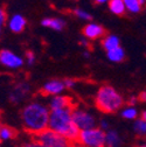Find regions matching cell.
Instances as JSON below:
<instances>
[{
    "mask_svg": "<svg viewBox=\"0 0 146 147\" xmlns=\"http://www.w3.org/2000/svg\"><path fill=\"white\" fill-rule=\"evenodd\" d=\"M50 109L41 102H30L21 111V121L25 130L34 137L49 127Z\"/></svg>",
    "mask_w": 146,
    "mask_h": 147,
    "instance_id": "1",
    "label": "cell"
},
{
    "mask_svg": "<svg viewBox=\"0 0 146 147\" xmlns=\"http://www.w3.org/2000/svg\"><path fill=\"white\" fill-rule=\"evenodd\" d=\"M48 128L63 136L70 142H76L81 132L75 125L74 119H72V109L50 111Z\"/></svg>",
    "mask_w": 146,
    "mask_h": 147,
    "instance_id": "2",
    "label": "cell"
},
{
    "mask_svg": "<svg viewBox=\"0 0 146 147\" xmlns=\"http://www.w3.org/2000/svg\"><path fill=\"white\" fill-rule=\"evenodd\" d=\"M95 103L99 111L104 113H114L124 105V98L111 85H103L97 90Z\"/></svg>",
    "mask_w": 146,
    "mask_h": 147,
    "instance_id": "3",
    "label": "cell"
},
{
    "mask_svg": "<svg viewBox=\"0 0 146 147\" xmlns=\"http://www.w3.org/2000/svg\"><path fill=\"white\" fill-rule=\"evenodd\" d=\"M105 133L99 127L81 131L76 144L80 147H105Z\"/></svg>",
    "mask_w": 146,
    "mask_h": 147,
    "instance_id": "4",
    "label": "cell"
},
{
    "mask_svg": "<svg viewBox=\"0 0 146 147\" xmlns=\"http://www.w3.org/2000/svg\"><path fill=\"white\" fill-rule=\"evenodd\" d=\"M72 119H74V123L80 131L97 127L96 117L83 107L74 106V109H72Z\"/></svg>",
    "mask_w": 146,
    "mask_h": 147,
    "instance_id": "5",
    "label": "cell"
},
{
    "mask_svg": "<svg viewBox=\"0 0 146 147\" xmlns=\"http://www.w3.org/2000/svg\"><path fill=\"white\" fill-rule=\"evenodd\" d=\"M34 139L43 144L47 147H70L71 145V142L67 138L54 132L50 128H47V130H45L40 134L35 136Z\"/></svg>",
    "mask_w": 146,
    "mask_h": 147,
    "instance_id": "6",
    "label": "cell"
},
{
    "mask_svg": "<svg viewBox=\"0 0 146 147\" xmlns=\"http://www.w3.org/2000/svg\"><path fill=\"white\" fill-rule=\"evenodd\" d=\"M0 63L8 69H19L24 65V59L8 49H3L0 51Z\"/></svg>",
    "mask_w": 146,
    "mask_h": 147,
    "instance_id": "7",
    "label": "cell"
},
{
    "mask_svg": "<svg viewBox=\"0 0 146 147\" xmlns=\"http://www.w3.org/2000/svg\"><path fill=\"white\" fill-rule=\"evenodd\" d=\"M29 90H30V86L28 83H19L16 84L13 90L11 91L9 94V102H12L13 104H18V103H21L22 100L26 99L27 95L29 94Z\"/></svg>",
    "mask_w": 146,
    "mask_h": 147,
    "instance_id": "8",
    "label": "cell"
},
{
    "mask_svg": "<svg viewBox=\"0 0 146 147\" xmlns=\"http://www.w3.org/2000/svg\"><path fill=\"white\" fill-rule=\"evenodd\" d=\"M66 89V85L63 83V81H59V80H51L48 81L47 83H45V85L42 86V94L46 96H59L61 95Z\"/></svg>",
    "mask_w": 146,
    "mask_h": 147,
    "instance_id": "9",
    "label": "cell"
},
{
    "mask_svg": "<svg viewBox=\"0 0 146 147\" xmlns=\"http://www.w3.org/2000/svg\"><path fill=\"white\" fill-rule=\"evenodd\" d=\"M49 109L50 111H55V110H64V109H74V104L71 102V98L64 95L54 96L49 100Z\"/></svg>",
    "mask_w": 146,
    "mask_h": 147,
    "instance_id": "10",
    "label": "cell"
},
{
    "mask_svg": "<svg viewBox=\"0 0 146 147\" xmlns=\"http://www.w3.org/2000/svg\"><path fill=\"white\" fill-rule=\"evenodd\" d=\"M104 34H105V29L101 25L95 22H90L85 25L83 28V35L88 40H97L104 36Z\"/></svg>",
    "mask_w": 146,
    "mask_h": 147,
    "instance_id": "11",
    "label": "cell"
},
{
    "mask_svg": "<svg viewBox=\"0 0 146 147\" xmlns=\"http://www.w3.org/2000/svg\"><path fill=\"white\" fill-rule=\"evenodd\" d=\"M8 27L13 33H21L26 27V19L21 14H14L9 18Z\"/></svg>",
    "mask_w": 146,
    "mask_h": 147,
    "instance_id": "12",
    "label": "cell"
},
{
    "mask_svg": "<svg viewBox=\"0 0 146 147\" xmlns=\"http://www.w3.org/2000/svg\"><path fill=\"white\" fill-rule=\"evenodd\" d=\"M123 139L116 130H109L105 133V147H120Z\"/></svg>",
    "mask_w": 146,
    "mask_h": 147,
    "instance_id": "13",
    "label": "cell"
},
{
    "mask_svg": "<svg viewBox=\"0 0 146 147\" xmlns=\"http://www.w3.org/2000/svg\"><path fill=\"white\" fill-rule=\"evenodd\" d=\"M41 25L43 27H48L53 30H62L63 27L66 26L64 20L60 19V18H45L41 21Z\"/></svg>",
    "mask_w": 146,
    "mask_h": 147,
    "instance_id": "14",
    "label": "cell"
},
{
    "mask_svg": "<svg viewBox=\"0 0 146 147\" xmlns=\"http://www.w3.org/2000/svg\"><path fill=\"white\" fill-rule=\"evenodd\" d=\"M102 46L106 51H110V50H114V49L120 47L118 36H116V35H106L105 38L103 39V41H102Z\"/></svg>",
    "mask_w": 146,
    "mask_h": 147,
    "instance_id": "15",
    "label": "cell"
},
{
    "mask_svg": "<svg viewBox=\"0 0 146 147\" xmlns=\"http://www.w3.org/2000/svg\"><path fill=\"white\" fill-rule=\"evenodd\" d=\"M106 56L107 59L110 60L111 62H122L124 59H125V51L122 47H118L114 50H110V51H106Z\"/></svg>",
    "mask_w": 146,
    "mask_h": 147,
    "instance_id": "16",
    "label": "cell"
},
{
    "mask_svg": "<svg viewBox=\"0 0 146 147\" xmlns=\"http://www.w3.org/2000/svg\"><path fill=\"white\" fill-rule=\"evenodd\" d=\"M109 9L112 14H116V15H122L125 13L126 11V7L124 5V1L123 0H111L109 3Z\"/></svg>",
    "mask_w": 146,
    "mask_h": 147,
    "instance_id": "17",
    "label": "cell"
},
{
    "mask_svg": "<svg viewBox=\"0 0 146 147\" xmlns=\"http://www.w3.org/2000/svg\"><path fill=\"white\" fill-rule=\"evenodd\" d=\"M122 117L126 120H137V117H138V110L135 107V106H131V105H127L126 107H124L120 112Z\"/></svg>",
    "mask_w": 146,
    "mask_h": 147,
    "instance_id": "18",
    "label": "cell"
},
{
    "mask_svg": "<svg viewBox=\"0 0 146 147\" xmlns=\"http://www.w3.org/2000/svg\"><path fill=\"white\" fill-rule=\"evenodd\" d=\"M14 137H15V131L12 127L6 126V125L0 126V139H1V141L12 140Z\"/></svg>",
    "mask_w": 146,
    "mask_h": 147,
    "instance_id": "19",
    "label": "cell"
},
{
    "mask_svg": "<svg viewBox=\"0 0 146 147\" xmlns=\"http://www.w3.org/2000/svg\"><path fill=\"white\" fill-rule=\"evenodd\" d=\"M133 131L138 137H146V121L143 120L141 118L135 120Z\"/></svg>",
    "mask_w": 146,
    "mask_h": 147,
    "instance_id": "20",
    "label": "cell"
},
{
    "mask_svg": "<svg viewBox=\"0 0 146 147\" xmlns=\"http://www.w3.org/2000/svg\"><path fill=\"white\" fill-rule=\"evenodd\" d=\"M123 1L126 7V11H129L131 13H138L143 7L139 3V0H123Z\"/></svg>",
    "mask_w": 146,
    "mask_h": 147,
    "instance_id": "21",
    "label": "cell"
},
{
    "mask_svg": "<svg viewBox=\"0 0 146 147\" xmlns=\"http://www.w3.org/2000/svg\"><path fill=\"white\" fill-rule=\"evenodd\" d=\"M74 14L78 18V19H81V20H85V21L91 20V14H90L89 12L82 9V8H76V9L74 11Z\"/></svg>",
    "mask_w": 146,
    "mask_h": 147,
    "instance_id": "22",
    "label": "cell"
},
{
    "mask_svg": "<svg viewBox=\"0 0 146 147\" xmlns=\"http://www.w3.org/2000/svg\"><path fill=\"white\" fill-rule=\"evenodd\" d=\"M36 61V57H35V54L32 53V51H27L26 53V62L28 65H33Z\"/></svg>",
    "mask_w": 146,
    "mask_h": 147,
    "instance_id": "23",
    "label": "cell"
},
{
    "mask_svg": "<svg viewBox=\"0 0 146 147\" xmlns=\"http://www.w3.org/2000/svg\"><path fill=\"white\" fill-rule=\"evenodd\" d=\"M22 147H47V146H45L43 144H41V142H39L38 140H32V141H28V142H26Z\"/></svg>",
    "mask_w": 146,
    "mask_h": 147,
    "instance_id": "24",
    "label": "cell"
},
{
    "mask_svg": "<svg viewBox=\"0 0 146 147\" xmlns=\"http://www.w3.org/2000/svg\"><path fill=\"white\" fill-rule=\"evenodd\" d=\"M99 128H102V130L104 132H107L109 130H110V124H109V121L106 119H101L99 120Z\"/></svg>",
    "mask_w": 146,
    "mask_h": 147,
    "instance_id": "25",
    "label": "cell"
},
{
    "mask_svg": "<svg viewBox=\"0 0 146 147\" xmlns=\"http://www.w3.org/2000/svg\"><path fill=\"white\" fill-rule=\"evenodd\" d=\"M63 83L66 85V89H72V88H75V85H76V81L72 80V78H66L63 81Z\"/></svg>",
    "mask_w": 146,
    "mask_h": 147,
    "instance_id": "26",
    "label": "cell"
},
{
    "mask_svg": "<svg viewBox=\"0 0 146 147\" xmlns=\"http://www.w3.org/2000/svg\"><path fill=\"white\" fill-rule=\"evenodd\" d=\"M7 20V15H6V12L3 7H0V27H1Z\"/></svg>",
    "mask_w": 146,
    "mask_h": 147,
    "instance_id": "27",
    "label": "cell"
},
{
    "mask_svg": "<svg viewBox=\"0 0 146 147\" xmlns=\"http://www.w3.org/2000/svg\"><path fill=\"white\" fill-rule=\"evenodd\" d=\"M138 99H139L140 102H143V103H146V90L141 91V92L139 94V96H138Z\"/></svg>",
    "mask_w": 146,
    "mask_h": 147,
    "instance_id": "28",
    "label": "cell"
},
{
    "mask_svg": "<svg viewBox=\"0 0 146 147\" xmlns=\"http://www.w3.org/2000/svg\"><path fill=\"white\" fill-rule=\"evenodd\" d=\"M139 99H138V97H131L130 99H129V105H131V106H135L136 104H137V102H138Z\"/></svg>",
    "mask_w": 146,
    "mask_h": 147,
    "instance_id": "29",
    "label": "cell"
},
{
    "mask_svg": "<svg viewBox=\"0 0 146 147\" xmlns=\"http://www.w3.org/2000/svg\"><path fill=\"white\" fill-rule=\"evenodd\" d=\"M111 0H95L96 4H105V3H110Z\"/></svg>",
    "mask_w": 146,
    "mask_h": 147,
    "instance_id": "30",
    "label": "cell"
},
{
    "mask_svg": "<svg viewBox=\"0 0 146 147\" xmlns=\"http://www.w3.org/2000/svg\"><path fill=\"white\" fill-rule=\"evenodd\" d=\"M81 43H82L84 47H88V46H89V43H88V39H82V40H81Z\"/></svg>",
    "mask_w": 146,
    "mask_h": 147,
    "instance_id": "31",
    "label": "cell"
},
{
    "mask_svg": "<svg viewBox=\"0 0 146 147\" xmlns=\"http://www.w3.org/2000/svg\"><path fill=\"white\" fill-rule=\"evenodd\" d=\"M140 118H141L143 120H145V121H146V110H145V111L141 113V117H140Z\"/></svg>",
    "mask_w": 146,
    "mask_h": 147,
    "instance_id": "32",
    "label": "cell"
},
{
    "mask_svg": "<svg viewBox=\"0 0 146 147\" xmlns=\"http://www.w3.org/2000/svg\"><path fill=\"white\" fill-rule=\"evenodd\" d=\"M139 3H140L141 6H145L146 5V0H139Z\"/></svg>",
    "mask_w": 146,
    "mask_h": 147,
    "instance_id": "33",
    "label": "cell"
},
{
    "mask_svg": "<svg viewBox=\"0 0 146 147\" xmlns=\"http://www.w3.org/2000/svg\"><path fill=\"white\" fill-rule=\"evenodd\" d=\"M89 55H90V54H89L88 51H84V53H83V56H84V57H89Z\"/></svg>",
    "mask_w": 146,
    "mask_h": 147,
    "instance_id": "34",
    "label": "cell"
},
{
    "mask_svg": "<svg viewBox=\"0 0 146 147\" xmlns=\"http://www.w3.org/2000/svg\"><path fill=\"white\" fill-rule=\"evenodd\" d=\"M136 147H146V144H141V145H138Z\"/></svg>",
    "mask_w": 146,
    "mask_h": 147,
    "instance_id": "35",
    "label": "cell"
},
{
    "mask_svg": "<svg viewBox=\"0 0 146 147\" xmlns=\"http://www.w3.org/2000/svg\"><path fill=\"white\" fill-rule=\"evenodd\" d=\"M0 117H1V112H0Z\"/></svg>",
    "mask_w": 146,
    "mask_h": 147,
    "instance_id": "36",
    "label": "cell"
},
{
    "mask_svg": "<svg viewBox=\"0 0 146 147\" xmlns=\"http://www.w3.org/2000/svg\"><path fill=\"white\" fill-rule=\"evenodd\" d=\"M0 30H1V27H0Z\"/></svg>",
    "mask_w": 146,
    "mask_h": 147,
    "instance_id": "37",
    "label": "cell"
},
{
    "mask_svg": "<svg viewBox=\"0 0 146 147\" xmlns=\"http://www.w3.org/2000/svg\"><path fill=\"white\" fill-rule=\"evenodd\" d=\"M74 1H76V0H74Z\"/></svg>",
    "mask_w": 146,
    "mask_h": 147,
    "instance_id": "38",
    "label": "cell"
},
{
    "mask_svg": "<svg viewBox=\"0 0 146 147\" xmlns=\"http://www.w3.org/2000/svg\"><path fill=\"white\" fill-rule=\"evenodd\" d=\"M0 141H1V139H0Z\"/></svg>",
    "mask_w": 146,
    "mask_h": 147,
    "instance_id": "39",
    "label": "cell"
},
{
    "mask_svg": "<svg viewBox=\"0 0 146 147\" xmlns=\"http://www.w3.org/2000/svg\"><path fill=\"white\" fill-rule=\"evenodd\" d=\"M0 64H1V63H0Z\"/></svg>",
    "mask_w": 146,
    "mask_h": 147,
    "instance_id": "40",
    "label": "cell"
}]
</instances>
